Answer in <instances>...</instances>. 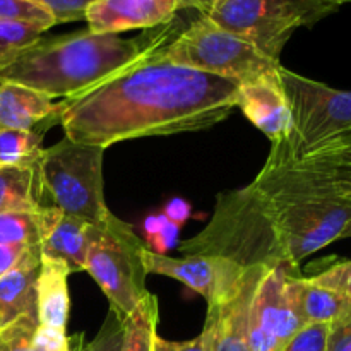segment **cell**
Instances as JSON below:
<instances>
[{
	"label": "cell",
	"mask_w": 351,
	"mask_h": 351,
	"mask_svg": "<svg viewBox=\"0 0 351 351\" xmlns=\"http://www.w3.org/2000/svg\"><path fill=\"white\" fill-rule=\"evenodd\" d=\"M239 88L228 79L171 64L156 50L136 67L65 99L60 125L74 143L103 149L122 141L195 132L237 108Z\"/></svg>",
	"instance_id": "cell-1"
},
{
	"label": "cell",
	"mask_w": 351,
	"mask_h": 351,
	"mask_svg": "<svg viewBox=\"0 0 351 351\" xmlns=\"http://www.w3.org/2000/svg\"><path fill=\"white\" fill-rule=\"evenodd\" d=\"M170 36V24L139 38L89 29L40 40L0 71V82H17L47 95L72 99L149 58Z\"/></svg>",
	"instance_id": "cell-2"
},
{
	"label": "cell",
	"mask_w": 351,
	"mask_h": 351,
	"mask_svg": "<svg viewBox=\"0 0 351 351\" xmlns=\"http://www.w3.org/2000/svg\"><path fill=\"white\" fill-rule=\"evenodd\" d=\"M269 216L290 266L343 237L351 219V201L322 197L305 189L287 168L266 167L249 184Z\"/></svg>",
	"instance_id": "cell-3"
},
{
	"label": "cell",
	"mask_w": 351,
	"mask_h": 351,
	"mask_svg": "<svg viewBox=\"0 0 351 351\" xmlns=\"http://www.w3.org/2000/svg\"><path fill=\"white\" fill-rule=\"evenodd\" d=\"M180 250L185 256L225 257L242 267L290 266L269 216L249 185L219 195L211 223L197 237L182 242Z\"/></svg>",
	"instance_id": "cell-4"
},
{
	"label": "cell",
	"mask_w": 351,
	"mask_h": 351,
	"mask_svg": "<svg viewBox=\"0 0 351 351\" xmlns=\"http://www.w3.org/2000/svg\"><path fill=\"white\" fill-rule=\"evenodd\" d=\"M103 158V147L74 143L65 136L45 147L34 167L40 206L58 209L96 228L113 225L119 218L105 201Z\"/></svg>",
	"instance_id": "cell-5"
},
{
	"label": "cell",
	"mask_w": 351,
	"mask_h": 351,
	"mask_svg": "<svg viewBox=\"0 0 351 351\" xmlns=\"http://www.w3.org/2000/svg\"><path fill=\"white\" fill-rule=\"evenodd\" d=\"M281 86L291 108V129L271 144L266 165L278 167L298 160L312 147L351 129V91L291 72L281 65Z\"/></svg>",
	"instance_id": "cell-6"
},
{
	"label": "cell",
	"mask_w": 351,
	"mask_h": 351,
	"mask_svg": "<svg viewBox=\"0 0 351 351\" xmlns=\"http://www.w3.org/2000/svg\"><path fill=\"white\" fill-rule=\"evenodd\" d=\"M158 53L171 64L208 72L239 86L280 79V62L225 31L206 16L189 24Z\"/></svg>",
	"instance_id": "cell-7"
},
{
	"label": "cell",
	"mask_w": 351,
	"mask_h": 351,
	"mask_svg": "<svg viewBox=\"0 0 351 351\" xmlns=\"http://www.w3.org/2000/svg\"><path fill=\"white\" fill-rule=\"evenodd\" d=\"M146 243L127 223L117 219L108 228H96L84 271L98 283L110 308L122 319L146 297L147 271L143 261Z\"/></svg>",
	"instance_id": "cell-8"
},
{
	"label": "cell",
	"mask_w": 351,
	"mask_h": 351,
	"mask_svg": "<svg viewBox=\"0 0 351 351\" xmlns=\"http://www.w3.org/2000/svg\"><path fill=\"white\" fill-rule=\"evenodd\" d=\"M204 16L276 62L291 34L307 26L291 0H219Z\"/></svg>",
	"instance_id": "cell-9"
},
{
	"label": "cell",
	"mask_w": 351,
	"mask_h": 351,
	"mask_svg": "<svg viewBox=\"0 0 351 351\" xmlns=\"http://www.w3.org/2000/svg\"><path fill=\"white\" fill-rule=\"evenodd\" d=\"M300 271L290 266H273L261 278L250 305V351H281L288 341L305 328L297 314L287 288V280Z\"/></svg>",
	"instance_id": "cell-10"
},
{
	"label": "cell",
	"mask_w": 351,
	"mask_h": 351,
	"mask_svg": "<svg viewBox=\"0 0 351 351\" xmlns=\"http://www.w3.org/2000/svg\"><path fill=\"white\" fill-rule=\"evenodd\" d=\"M143 261L147 274L173 278L208 302V308L221 304L237 288L247 267L233 261L216 256L189 254L185 257L160 256L151 250H143Z\"/></svg>",
	"instance_id": "cell-11"
},
{
	"label": "cell",
	"mask_w": 351,
	"mask_h": 351,
	"mask_svg": "<svg viewBox=\"0 0 351 351\" xmlns=\"http://www.w3.org/2000/svg\"><path fill=\"white\" fill-rule=\"evenodd\" d=\"M278 167L290 170L314 194L351 201V129Z\"/></svg>",
	"instance_id": "cell-12"
},
{
	"label": "cell",
	"mask_w": 351,
	"mask_h": 351,
	"mask_svg": "<svg viewBox=\"0 0 351 351\" xmlns=\"http://www.w3.org/2000/svg\"><path fill=\"white\" fill-rule=\"evenodd\" d=\"M266 266L247 267L235 290L216 307L208 308L202 338L206 351H250L249 317L254 295Z\"/></svg>",
	"instance_id": "cell-13"
},
{
	"label": "cell",
	"mask_w": 351,
	"mask_h": 351,
	"mask_svg": "<svg viewBox=\"0 0 351 351\" xmlns=\"http://www.w3.org/2000/svg\"><path fill=\"white\" fill-rule=\"evenodd\" d=\"M180 9V0H95L84 21L91 33L120 34L167 26Z\"/></svg>",
	"instance_id": "cell-14"
},
{
	"label": "cell",
	"mask_w": 351,
	"mask_h": 351,
	"mask_svg": "<svg viewBox=\"0 0 351 351\" xmlns=\"http://www.w3.org/2000/svg\"><path fill=\"white\" fill-rule=\"evenodd\" d=\"M41 256L62 261L72 273L84 271L96 226L48 206L36 209Z\"/></svg>",
	"instance_id": "cell-15"
},
{
	"label": "cell",
	"mask_w": 351,
	"mask_h": 351,
	"mask_svg": "<svg viewBox=\"0 0 351 351\" xmlns=\"http://www.w3.org/2000/svg\"><path fill=\"white\" fill-rule=\"evenodd\" d=\"M237 108L243 112L271 144L283 139L291 129V108L281 79L242 84L237 96Z\"/></svg>",
	"instance_id": "cell-16"
},
{
	"label": "cell",
	"mask_w": 351,
	"mask_h": 351,
	"mask_svg": "<svg viewBox=\"0 0 351 351\" xmlns=\"http://www.w3.org/2000/svg\"><path fill=\"white\" fill-rule=\"evenodd\" d=\"M64 101L17 82H0V129L33 130L43 123H60Z\"/></svg>",
	"instance_id": "cell-17"
},
{
	"label": "cell",
	"mask_w": 351,
	"mask_h": 351,
	"mask_svg": "<svg viewBox=\"0 0 351 351\" xmlns=\"http://www.w3.org/2000/svg\"><path fill=\"white\" fill-rule=\"evenodd\" d=\"M72 271L62 261L41 256L36 278V314L45 328L67 331L71 295L69 276Z\"/></svg>",
	"instance_id": "cell-18"
},
{
	"label": "cell",
	"mask_w": 351,
	"mask_h": 351,
	"mask_svg": "<svg viewBox=\"0 0 351 351\" xmlns=\"http://www.w3.org/2000/svg\"><path fill=\"white\" fill-rule=\"evenodd\" d=\"M288 293L293 300L302 324H332L351 314V298L329 288L319 287L311 278L291 274L287 280Z\"/></svg>",
	"instance_id": "cell-19"
},
{
	"label": "cell",
	"mask_w": 351,
	"mask_h": 351,
	"mask_svg": "<svg viewBox=\"0 0 351 351\" xmlns=\"http://www.w3.org/2000/svg\"><path fill=\"white\" fill-rule=\"evenodd\" d=\"M41 250L34 252L19 267L0 276V326L36 312V278Z\"/></svg>",
	"instance_id": "cell-20"
},
{
	"label": "cell",
	"mask_w": 351,
	"mask_h": 351,
	"mask_svg": "<svg viewBox=\"0 0 351 351\" xmlns=\"http://www.w3.org/2000/svg\"><path fill=\"white\" fill-rule=\"evenodd\" d=\"M0 351H75L67 332L45 328L36 312L0 326Z\"/></svg>",
	"instance_id": "cell-21"
},
{
	"label": "cell",
	"mask_w": 351,
	"mask_h": 351,
	"mask_svg": "<svg viewBox=\"0 0 351 351\" xmlns=\"http://www.w3.org/2000/svg\"><path fill=\"white\" fill-rule=\"evenodd\" d=\"M40 208L36 168L0 167V213Z\"/></svg>",
	"instance_id": "cell-22"
},
{
	"label": "cell",
	"mask_w": 351,
	"mask_h": 351,
	"mask_svg": "<svg viewBox=\"0 0 351 351\" xmlns=\"http://www.w3.org/2000/svg\"><path fill=\"white\" fill-rule=\"evenodd\" d=\"M55 120L33 130L0 129V167H36L43 153V139Z\"/></svg>",
	"instance_id": "cell-23"
},
{
	"label": "cell",
	"mask_w": 351,
	"mask_h": 351,
	"mask_svg": "<svg viewBox=\"0 0 351 351\" xmlns=\"http://www.w3.org/2000/svg\"><path fill=\"white\" fill-rule=\"evenodd\" d=\"M158 298L151 291L139 302L134 312L123 321L122 351H153V343L156 338Z\"/></svg>",
	"instance_id": "cell-24"
},
{
	"label": "cell",
	"mask_w": 351,
	"mask_h": 351,
	"mask_svg": "<svg viewBox=\"0 0 351 351\" xmlns=\"http://www.w3.org/2000/svg\"><path fill=\"white\" fill-rule=\"evenodd\" d=\"M45 31L47 29L38 24L0 21V71L36 43Z\"/></svg>",
	"instance_id": "cell-25"
},
{
	"label": "cell",
	"mask_w": 351,
	"mask_h": 351,
	"mask_svg": "<svg viewBox=\"0 0 351 351\" xmlns=\"http://www.w3.org/2000/svg\"><path fill=\"white\" fill-rule=\"evenodd\" d=\"M0 243L2 245L40 247V226L34 211L0 213Z\"/></svg>",
	"instance_id": "cell-26"
},
{
	"label": "cell",
	"mask_w": 351,
	"mask_h": 351,
	"mask_svg": "<svg viewBox=\"0 0 351 351\" xmlns=\"http://www.w3.org/2000/svg\"><path fill=\"white\" fill-rule=\"evenodd\" d=\"M123 321L115 311L110 308L105 322L99 328L98 335L91 341L84 343V336H79L75 351H122Z\"/></svg>",
	"instance_id": "cell-27"
},
{
	"label": "cell",
	"mask_w": 351,
	"mask_h": 351,
	"mask_svg": "<svg viewBox=\"0 0 351 351\" xmlns=\"http://www.w3.org/2000/svg\"><path fill=\"white\" fill-rule=\"evenodd\" d=\"M0 21L38 24L47 31L55 26L53 17L31 0H0Z\"/></svg>",
	"instance_id": "cell-28"
},
{
	"label": "cell",
	"mask_w": 351,
	"mask_h": 351,
	"mask_svg": "<svg viewBox=\"0 0 351 351\" xmlns=\"http://www.w3.org/2000/svg\"><path fill=\"white\" fill-rule=\"evenodd\" d=\"M43 7L51 17L55 24L74 23V21H84L86 10L95 0H31Z\"/></svg>",
	"instance_id": "cell-29"
},
{
	"label": "cell",
	"mask_w": 351,
	"mask_h": 351,
	"mask_svg": "<svg viewBox=\"0 0 351 351\" xmlns=\"http://www.w3.org/2000/svg\"><path fill=\"white\" fill-rule=\"evenodd\" d=\"M329 324H307L281 351H326Z\"/></svg>",
	"instance_id": "cell-30"
},
{
	"label": "cell",
	"mask_w": 351,
	"mask_h": 351,
	"mask_svg": "<svg viewBox=\"0 0 351 351\" xmlns=\"http://www.w3.org/2000/svg\"><path fill=\"white\" fill-rule=\"evenodd\" d=\"M311 281H314L319 287L329 288V290H335L351 298V259L332 264L328 269L311 276Z\"/></svg>",
	"instance_id": "cell-31"
},
{
	"label": "cell",
	"mask_w": 351,
	"mask_h": 351,
	"mask_svg": "<svg viewBox=\"0 0 351 351\" xmlns=\"http://www.w3.org/2000/svg\"><path fill=\"white\" fill-rule=\"evenodd\" d=\"M326 351H351V314L329 324Z\"/></svg>",
	"instance_id": "cell-32"
},
{
	"label": "cell",
	"mask_w": 351,
	"mask_h": 351,
	"mask_svg": "<svg viewBox=\"0 0 351 351\" xmlns=\"http://www.w3.org/2000/svg\"><path fill=\"white\" fill-rule=\"evenodd\" d=\"M38 250H40V247L2 245L0 243V276L19 267L24 261L29 259Z\"/></svg>",
	"instance_id": "cell-33"
},
{
	"label": "cell",
	"mask_w": 351,
	"mask_h": 351,
	"mask_svg": "<svg viewBox=\"0 0 351 351\" xmlns=\"http://www.w3.org/2000/svg\"><path fill=\"white\" fill-rule=\"evenodd\" d=\"M180 230V226L168 221L160 233H156V235L146 240L147 250H151V252L154 254H160V256H167L168 250H171L175 245H178Z\"/></svg>",
	"instance_id": "cell-34"
},
{
	"label": "cell",
	"mask_w": 351,
	"mask_h": 351,
	"mask_svg": "<svg viewBox=\"0 0 351 351\" xmlns=\"http://www.w3.org/2000/svg\"><path fill=\"white\" fill-rule=\"evenodd\" d=\"M291 2L304 12L307 26H312L338 9L335 0H291Z\"/></svg>",
	"instance_id": "cell-35"
},
{
	"label": "cell",
	"mask_w": 351,
	"mask_h": 351,
	"mask_svg": "<svg viewBox=\"0 0 351 351\" xmlns=\"http://www.w3.org/2000/svg\"><path fill=\"white\" fill-rule=\"evenodd\" d=\"M161 213L167 216L168 221L175 223V225H178L182 228V226H184L185 223L192 218V206L189 204L185 199L171 197L170 201L165 204L163 211Z\"/></svg>",
	"instance_id": "cell-36"
},
{
	"label": "cell",
	"mask_w": 351,
	"mask_h": 351,
	"mask_svg": "<svg viewBox=\"0 0 351 351\" xmlns=\"http://www.w3.org/2000/svg\"><path fill=\"white\" fill-rule=\"evenodd\" d=\"M153 351H206V343L202 335L189 341H168L156 335L153 343Z\"/></svg>",
	"instance_id": "cell-37"
},
{
	"label": "cell",
	"mask_w": 351,
	"mask_h": 351,
	"mask_svg": "<svg viewBox=\"0 0 351 351\" xmlns=\"http://www.w3.org/2000/svg\"><path fill=\"white\" fill-rule=\"evenodd\" d=\"M168 223L167 216L163 215V213H151V215L146 216V219H144L143 223V232H144V237L147 239H151V237H154L156 233H160L161 230L165 228V225Z\"/></svg>",
	"instance_id": "cell-38"
},
{
	"label": "cell",
	"mask_w": 351,
	"mask_h": 351,
	"mask_svg": "<svg viewBox=\"0 0 351 351\" xmlns=\"http://www.w3.org/2000/svg\"><path fill=\"white\" fill-rule=\"evenodd\" d=\"M219 0H180L182 9H197L201 16L208 14Z\"/></svg>",
	"instance_id": "cell-39"
},
{
	"label": "cell",
	"mask_w": 351,
	"mask_h": 351,
	"mask_svg": "<svg viewBox=\"0 0 351 351\" xmlns=\"http://www.w3.org/2000/svg\"><path fill=\"white\" fill-rule=\"evenodd\" d=\"M346 237H351V219L348 221V225H346V228H345V232H343L341 239H346Z\"/></svg>",
	"instance_id": "cell-40"
},
{
	"label": "cell",
	"mask_w": 351,
	"mask_h": 351,
	"mask_svg": "<svg viewBox=\"0 0 351 351\" xmlns=\"http://www.w3.org/2000/svg\"><path fill=\"white\" fill-rule=\"evenodd\" d=\"M335 3L336 7H339V5H345V3H351V0H335Z\"/></svg>",
	"instance_id": "cell-41"
}]
</instances>
